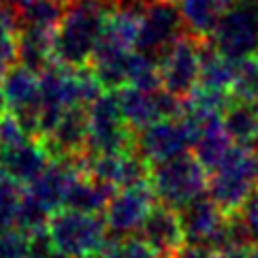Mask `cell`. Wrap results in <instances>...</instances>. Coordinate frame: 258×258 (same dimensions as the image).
Segmentation results:
<instances>
[{
  "mask_svg": "<svg viewBox=\"0 0 258 258\" xmlns=\"http://www.w3.org/2000/svg\"><path fill=\"white\" fill-rule=\"evenodd\" d=\"M28 137L30 135L26 133V128L22 126V122L17 119L15 113L5 111L3 115H0V147L20 143L24 139H28Z\"/></svg>",
  "mask_w": 258,
  "mask_h": 258,
  "instance_id": "30",
  "label": "cell"
},
{
  "mask_svg": "<svg viewBox=\"0 0 258 258\" xmlns=\"http://www.w3.org/2000/svg\"><path fill=\"white\" fill-rule=\"evenodd\" d=\"M88 111V152L109 154L131 150L135 145V133L126 124L117 103L115 90H107L86 107Z\"/></svg>",
  "mask_w": 258,
  "mask_h": 258,
  "instance_id": "5",
  "label": "cell"
},
{
  "mask_svg": "<svg viewBox=\"0 0 258 258\" xmlns=\"http://www.w3.org/2000/svg\"><path fill=\"white\" fill-rule=\"evenodd\" d=\"M222 126L235 145L258 147V109L243 100H230L222 113Z\"/></svg>",
  "mask_w": 258,
  "mask_h": 258,
  "instance_id": "23",
  "label": "cell"
},
{
  "mask_svg": "<svg viewBox=\"0 0 258 258\" xmlns=\"http://www.w3.org/2000/svg\"><path fill=\"white\" fill-rule=\"evenodd\" d=\"M235 69H237V60L220 53L209 41H203V45H201V71H199V84L197 86L230 94L233 79H235Z\"/></svg>",
  "mask_w": 258,
  "mask_h": 258,
  "instance_id": "20",
  "label": "cell"
},
{
  "mask_svg": "<svg viewBox=\"0 0 258 258\" xmlns=\"http://www.w3.org/2000/svg\"><path fill=\"white\" fill-rule=\"evenodd\" d=\"M79 171L84 175H90L96 181H103L113 190L133 186L147 179L150 173V164H147L135 147L131 150H119V152H109V154H90L77 158Z\"/></svg>",
  "mask_w": 258,
  "mask_h": 258,
  "instance_id": "11",
  "label": "cell"
},
{
  "mask_svg": "<svg viewBox=\"0 0 258 258\" xmlns=\"http://www.w3.org/2000/svg\"><path fill=\"white\" fill-rule=\"evenodd\" d=\"M139 230H141V237L145 241L164 258H169L173 252H177L179 247L186 243L177 209H173L158 201L154 203L150 214L145 216Z\"/></svg>",
  "mask_w": 258,
  "mask_h": 258,
  "instance_id": "17",
  "label": "cell"
},
{
  "mask_svg": "<svg viewBox=\"0 0 258 258\" xmlns=\"http://www.w3.org/2000/svg\"><path fill=\"white\" fill-rule=\"evenodd\" d=\"M7 111L17 115L30 137H39V73L13 64L0 79Z\"/></svg>",
  "mask_w": 258,
  "mask_h": 258,
  "instance_id": "14",
  "label": "cell"
},
{
  "mask_svg": "<svg viewBox=\"0 0 258 258\" xmlns=\"http://www.w3.org/2000/svg\"><path fill=\"white\" fill-rule=\"evenodd\" d=\"M207 41L233 60L258 53V0H233Z\"/></svg>",
  "mask_w": 258,
  "mask_h": 258,
  "instance_id": "6",
  "label": "cell"
},
{
  "mask_svg": "<svg viewBox=\"0 0 258 258\" xmlns=\"http://www.w3.org/2000/svg\"><path fill=\"white\" fill-rule=\"evenodd\" d=\"M237 218L241 222L247 239H250V243H256L258 241V192H252V197L237 211Z\"/></svg>",
  "mask_w": 258,
  "mask_h": 258,
  "instance_id": "31",
  "label": "cell"
},
{
  "mask_svg": "<svg viewBox=\"0 0 258 258\" xmlns=\"http://www.w3.org/2000/svg\"><path fill=\"white\" fill-rule=\"evenodd\" d=\"M51 156L79 158L88 152V111L86 107H69L51 128L47 137H41Z\"/></svg>",
  "mask_w": 258,
  "mask_h": 258,
  "instance_id": "16",
  "label": "cell"
},
{
  "mask_svg": "<svg viewBox=\"0 0 258 258\" xmlns=\"http://www.w3.org/2000/svg\"><path fill=\"white\" fill-rule=\"evenodd\" d=\"M230 98L243 100V103H250L256 107L258 103V53L237 60Z\"/></svg>",
  "mask_w": 258,
  "mask_h": 258,
  "instance_id": "25",
  "label": "cell"
},
{
  "mask_svg": "<svg viewBox=\"0 0 258 258\" xmlns=\"http://www.w3.org/2000/svg\"><path fill=\"white\" fill-rule=\"evenodd\" d=\"M233 139L228 137V133L224 131L222 126V117L220 119H211V122L203 124L199 128V133L195 137V141H192V154H195V158L203 164V167L207 169V173L211 169H216L222 158L230 152V147H233Z\"/></svg>",
  "mask_w": 258,
  "mask_h": 258,
  "instance_id": "19",
  "label": "cell"
},
{
  "mask_svg": "<svg viewBox=\"0 0 258 258\" xmlns=\"http://www.w3.org/2000/svg\"><path fill=\"white\" fill-rule=\"evenodd\" d=\"M254 181H256V188H258V147L254 150Z\"/></svg>",
  "mask_w": 258,
  "mask_h": 258,
  "instance_id": "36",
  "label": "cell"
},
{
  "mask_svg": "<svg viewBox=\"0 0 258 258\" xmlns=\"http://www.w3.org/2000/svg\"><path fill=\"white\" fill-rule=\"evenodd\" d=\"M169 258H214V250L203 247V245H195V243H183Z\"/></svg>",
  "mask_w": 258,
  "mask_h": 258,
  "instance_id": "32",
  "label": "cell"
},
{
  "mask_svg": "<svg viewBox=\"0 0 258 258\" xmlns=\"http://www.w3.org/2000/svg\"><path fill=\"white\" fill-rule=\"evenodd\" d=\"M53 252L62 258L103 252L109 241V230L100 214H86L71 207L53 211L47 222Z\"/></svg>",
  "mask_w": 258,
  "mask_h": 258,
  "instance_id": "3",
  "label": "cell"
},
{
  "mask_svg": "<svg viewBox=\"0 0 258 258\" xmlns=\"http://www.w3.org/2000/svg\"><path fill=\"white\" fill-rule=\"evenodd\" d=\"M214 258H247L243 245H222L214 250Z\"/></svg>",
  "mask_w": 258,
  "mask_h": 258,
  "instance_id": "33",
  "label": "cell"
},
{
  "mask_svg": "<svg viewBox=\"0 0 258 258\" xmlns=\"http://www.w3.org/2000/svg\"><path fill=\"white\" fill-rule=\"evenodd\" d=\"M49 160L51 154L39 137H28L20 143L0 147V173L24 186L39 177Z\"/></svg>",
  "mask_w": 258,
  "mask_h": 258,
  "instance_id": "15",
  "label": "cell"
},
{
  "mask_svg": "<svg viewBox=\"0 0 258 258\" xmlns=\"http://www.w3.org/2000/svg\"><path fill=\"white\" fill-rule=\"evenodd\" d=\"M67 9V0H20L13 9L17 28L56 30Z\"/></svg>",
  "mask_w": 258,
  "mask_h": 258,
  "instance_id": "24",
  "label": "cell"
},
{
  "mask_svg": "<svg viewBox=\"0 0 258 258\" xmlns=\"http://www.w3.org/2000/svg\"><path fill=\"white\" fill-rule=\"evenodd\" d=\"M17 32L20 28H17L15 13L9 7H3L0 9V79L7 69L17 64V49H20Z\"/></svg>",
  "mask_w": 258,
  "mask_h": 258,
  "instance_id": "26",
  "label": "cell"
},
{
  "mask_svg": "<svg viewBox=\"0 0 258 258\" xmlns=\"http://www.w3.org/2000/svg\"><path fill=\"white\" fill-rule=\"evenodd\" d=\"M192 141H195V135H192L190 124L177 113L171 117H162L158 122L137 131L133 147L152 167L156 162L190 152Z\"/></svg>",
  "mask_w": 258,
  "mask_h": 258,
  "instance_id": "8",
  "label": "cell"
},
{
  "mask_svg": "<svg viewBox=\"0 0 258 258\" xmlns=\"http://www.w3.org/2000/svg\"><path fill=\"white\" fill-rule=\"evenodd\" d=\"M75 258H107L103 252H94V254H84V256H75Z\"/></svg>",
  "mask_w": 258,
  "mask_h": 258,
  "instance_id": "37",
  "label": "cell"
},
{
  "mask_svg": "<svg viewBox=\"0 0 258 258\" xmlns=\"http://www.w3.org/2000/svg\"><path fill=\"white\" fill-rule=\"evenodd\" d=\"M53 32L45 28H20L17 62L34 73H41L53 62Z\"/></svg>",
  "mask_w": 258,
  "mask_h": 258,
  "instance_id": "22",
  "label": "cell"
},
{
  "mask_svg": "<svg viewBox=\"0 0 258 258\" xmlns=\"http://www.w3.org/2000/svg\"><path fill=\"white\" fill-rule=\"evenodd\" d=\"M51 258H62V256H58V254H56V256H51Z\"/></svg>",
  "mask_w": 258,
  "mask_h": 258,
  "instance_id": "39",
  "label": "cell"
},
{
  "mask_svg": "<svg viewBox=\"0 0 258 258\" xmlns=\"http://www.w3.org/2000/svg\"><path fill=\"white\" fill-rule=\"evenodd\" d=\"M115 94L122 115L133 133L158 122L162 117L177 115L181 111V98L173 96L164 88L139 90L133 86H122L115 90Z\"/></svg>",
  "mask_w": 258,
  "mask_h": 258,
  "instance_id": "13",
  "label": "cell"
},
{
  "mask_svg": "<svg viewBox=\"0 0 258 258\" xmlns=\"http://www.w3.org/2000/svg\"><path fill=\"white\" fill-rule=\"evenodd\" d=\"M256 190L254 181V150L233 145L216 169L209 171L207 192L224 214L233 216Z\"/></svg>",
  "mask_w": 258,
  "mask_h": 258,
  "instance_id": "4",
  "label": "cell"
},
{
  "mask_svg": "<svg viewBox=\"0 0 258 258\" xmlns=\"http://www.w3.org/2000/svg\"><path fill=\"white\" fill-rule=\"evenodd\" d=\"M207 179H209L207 169L190 152L156 162L150 167V173H147V181H150L154 190L156 201L164 203V205L173 209H179L186 203L205 195Z\"/></svg>",
  "mask_w": 258,
  "mask_h": 258,
  "instance_id": "2",
  "label": "cell"
},
{
  "mask_svg": "<svg viewBox=\"0 0 258 258\" xmlns=\"http://www.w3.org/2000/svg\"><path fill=\"white\" fill-rule=\"evenodd\" d=\"M7 111V103H5V96H3V90H0V115Z\"/></svg>",
  "mask_w": 258,
  "mask_h": 258,
  "instance_id": "38",
  "label": "cell"
},
{
  "mask_svg": "<svg viewBox=\"0 0 258 258\" xmlns=\"http://www.w3.org/2000/svg\"><path fill=\"white\" fill-rule=\"evenodd\" d=\"M22 197H24L22 183H17L9 175L0 173V233L17 226Z\"/></svg>",
  "mask_w": 258,
  "mask_h": 258,
  "instance_id": "27",
  "label": "cell"
},
{
  "mask_svg": "<svg viewBox=\"0 0 258 258\" xmlns=\"http://www.w3.org/2000/svg\"><path fill=\"white\" fill-rule=\"evenodd\" d=\"M201 45L203 41L183 32L164 49L156 64H158L160 86L177 98H186L199 84L201 71Z\"/></svg>",
  "mask_w": 258,
  "mask_h": 258,
  "instance_id": "7",
  "label": "cell"
},
{
  "mask_svg": "<svg viewBox=\"0 0 258 258\" xmlns=\"http://www.w3.org/2000/svg\"><path fill=\"white\" fill-rule=\"evenodd\" d=\"M177 214L186 243L203 245L209 250H218V247L226 245L228 214H224L211 197L201 195L199 199L179 207Z\"/></svg>",
  "mask_w": 258,
  "mask_h": 258,
  "instance_id": "10",
  "label": "cell"
},
{
  "mask_svg": "<svg viewBox=\"0 0 258 258\" xmlns=\"http://www.w3.org/2000/svg\"><path fill=\"white\" fill-rule=\"evenodd\" d=\"M245 254H247V258H258V241L247 245L245 247Z\"/></svg>",
  "mask_w": 258,
  "mask_h": 258,
  "instance_id": "35",
  "label": "cell"
},
{
  "mask_svg": "<svg viewBox=\"0 0 258 258\" xmlns=\"http://www.w3.org/2000/svg\"><path fill=\"white\" fill-rule=\"evenodd\" d=\"M103 254L107 258H164L143 237H137V235L109 237Z\"/></svg>",
  "mask_w": 258,
  "mask_h": 258,
  "instance_id": "28",
  "label": "cell"
},
{
  "mask_svg": "<svg viewBox=\"0 0 258 258\" xmlns=\"http://www.w3.org/2000/svg\"><path fill=\"white\" fill-rule=\"evenodd\" d=\"M113 5H133V7H145V3L150 0H111Z\"/></svg>",
  "mask_w": 258,
  "mask_h": 258,
  "instance_id": "34",
  "label": "cell"
},
{
  "mask_svg": "<svg viewBox=\"0 0 258 258\" xmlns=\"http://www.w3.org/2000/svg\"><path fill=\"white\" fill-rule=\"evenodd\" d=\"M111 5V0H69L53 32V62L88 67Z\"/></svg>",
  "mask_w": 258,
  "mask_h": 258,
  "instance_id": "1",
  "label": "cell"
},
{
  "mask_svg": "<svg viewBox=\"0 0 258 258\" xmlns=\"http://www.w3.org/2000/svg\"><path fill=\"white\" fill-rule=\"evenodd\" d=\"M183 32L186 28H183V20L175 0H150L141 11L135 49L156 60Z\"/></svg>",
  "mask_w": 258,
  "mask_h": 258,
  "instance_id": "9",
  "label": "cell"
},
{
  "mask_svg": "<svg viewBox=\"0 0 258 258\" xmlns=\"http://www.w3.org/2000/svg\"><path fill=\"white\" fill-rule=\"evenodd\" d=\"M0 9H3V3H0Z\"/></svg>",
  "mask_w": 258,
  "mask_h": 258,
  "instance_id": "40",
  "label": "cell"
},
{
  "mask_svg": "<svg viewBox=\"0 0 258 258\" xmlns=\"http://www.w3.org/2000/svg\"><path fill=\"white\" fill-rule=\"evenodd\" d=\"M175 3H177V0H175Z\"/></svg>",
  "mask_w": 258,
  "mask_h": 258,
  "instance_id": "41",
  "label": "cell"
},
{
  "mask_svg": "<svg viewBox=\"0 0 258 258\" xmlns=\"http://www.w3.org/2000/svg\"><path fill=\"white\" fill-rule=\"evenodd\" d=\"M154 203L156 197L147 179L115 190L103 211L109 237L135 235L141 228L145 216L154 207Z\"/></svg>",
  "mask_w": 258,
  "mask_h": 258,
  "instance_id": "12",
  "label": "cell"
},
{
  "mask_svg": "<svg viewBox=\"0 0 258 258\" xmlns=\"http://www.w3.org/2000/svg\"><path fill=\"white\" fill-rule=\"evenodd\" d=\"M0 258H28V233L17 226L0 233Z\"/></svg>",
  "mask_w": 258,
  "mask_h": 258,
  "instance_id": "29",
  "label": "cell"
},
{
  "mask_svg": "<svg viewBox=\"0 0 258 258\" xmlns=\"http://www.w3.org/2000/svg\"><path fill=\"white\" fill-rule=\"evenodd\" d=\"M113 188L107 186L103 181H96L90 175L79 173L75 179L71 181L67 190V199H64V207L86 211V214H103L109 199L113 195Z\"/></svg>",
  "mask_w": 258,
  "mask_h": 258,
  "instance_id": "21",
  "label": "cell"
},
{
  "mask_svg": "<svg viewBox=\"0 0 258 258\" xmlns=\"http://www.w3.org/2000/svg\"><path fill=\"white\" fill-rule=\"evenodd\" d=\"M230 3L233 0H177L183 28L188 34L207 41Z\"/></svg>",
  "mask_w": 258,
  "mask_h": 258,
  "instance_id": "18",
  "label": "cell"
}]
</instances>
